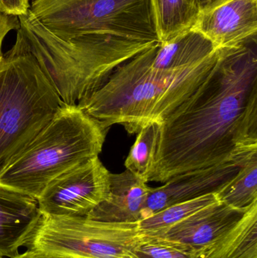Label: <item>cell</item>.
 <instances>
[{"mask_svg": "<svg viewBox=\"0 0 257 258\" xmlns=\"http://www.w3.org/2000/svg\"><path fill=\"white\" fill-rule=\"evenodd\" d=\"M42 213L37 200L0 185V258H15L30 242Z\"/></svg>", "mask_w": 257, "mask_h": 258, "instance_id": "obj_11", "label": "cell"}, {"mask_svg": "<svg viewBox=\"0 0 257 258\" xmlns=\"http://www.w3.org/2000/svg\"><path fill=\"white\" fill-rule=\"evenodd\" d=\"M158 43L118 67L77 106L104 128L120 124L130 134H137L148 122H162L203 83L223 48L187 68L159 71L151 66Z\"/></svg>", "mask_w": 257, "mask_h": 258, "instance_id": "obj_2", "label": "cell"}, {"mask_svg": "<svg viewBox=\"0 0 257 258\" xmlns=\"http://www.w3.org/2000/svg\"><path fill=\"white\" fill-rule=\"evenodd\" d=\"M246 210H236L217 202L195 212L157 236L200 250L208 257V249L242 217Z\"/></svg>", "mask_w": 257, "mask_h": 258, "instance_id": "obj_12", "label": "cell"}, {"mask_svg": "<svg viewBox=\"0 0 257 258\" xmlns=\"http://www.w3.org/2000/svg\"><path fill=\"white\" fill-rule=\"evenodd\" d=\"M208 258H257V202L208 249Z\"/></svg>", "mask_w": 257, "mask_h": 258, "instance_id": "obj_15", "label": "cell"}, {"mask_svg": "<svg viewBox=\"0 0 257 258\" xmlns=\"http://www.w3.org/2000/svg\"><path fill=\"white\" fill-rule=\"evenodd\" d=\"M110 174L98 157L84 161L50 182L37 199L42 215L87 217L108 197Z\"/></svg>", "mask_w": 257, "mask_h": 258, "instance_id": "obj_8", "label": "cell"}, {"mask_svg": "<svg viewBox=\"0 0 257 258\" xmlns=\"http://www.w3.org/2000/svg\"><path fill=\"white\" fill-rule=\"evenodd\" d=\"M150 187L140 177L125 170L110 174L108 197L87 218L110 223H137L142 218Z\"/></svg>", "mask_w": 257, "mask_h": 258, "instance_id": "obj_13", "label": "cell"}, {"mask_svg": "<svg viewBox=\"0 0 257 258\" xmlns=\"http://www.w3.org/2000/svg\"><path fill=\"white\" fill-rule=\"evenodd\" d=\"M64 105L30 54H0V171Z\"/></svg>", "mask_w": 257, "mask_h": 258, "instance_id": "obj_5", "label": "cell"}, {"mask_svg": "<svg viewBox=\"0 0 257 258\" xmlns=\"http://www.w3.org/2000/svg\"><path fill=\"white\" fill-rule=\"evenodd\" d=\"M18 17L6 15L0 10V54H3V44L5 38L12 30L19 28Z\"/></svg>", "mask_w": 257, "mask_h": 258, "instance_id": "obj_21", "label": "cell"}, {"mask_svg": "<svg viewBox=\"0 0 257 258\" xmlns=\"http://www.w3.org/2000/svg\"><path fill=\"white\" fill-rule=\"evenodd\" d=\"M161 122H148L137 132L134 145L125 162L127 170L148 183L153 167Z\"/></svg>", "mask_w": 257, "mask_h": 258, "instance_id": "obj_18", "label": "cell"}, {"mask_svg": "<svg viewBox=\"0 0 257 258\" xmlns=\"http://www.w3.org/2000/svg\"><path fill=\"white\" fill-rule=\"evenodd\" d=\"M254 41L223 48L203 83L161 122L148 182L164 183L257 147Z\"/></svg>", "mask_w": 257, "mask_h": 258, "instance_id": "obj_1", "label": "cell"}, {"mask_svg": "<svg viewBox=\"0 0 257 258\" xmlns=\"http://www.w3.org/2000/svg\"><path fill=\"white\" fill-rule=\"evenodd\" d=\"M107 130L78 106H63L0 171V185L37 200L56 177L84 161L98 157Z\"/></svg>", "mask_w": 257, "mask_h": 258, "instance_id": "obj_4", "label": "cell"}, {"mask_svg": "<svg viewBox=\"0 0 257 258\" xmlns=\"http://www.w3.org/2000/svg\"><path fill=\"white\" fill-rule=\"evenodd\" d=\"M217 1H218V0H195L199 10H202V9L208 7L210 5L213 4Z\"/></svg>", "mask_w": 257, "mask_h": 258, "instance_id": "obj_23", "label": "cell"}, {"mask_svg": "<svg viewBox=\"0 0 257 258\" xmlns=\"http://www.w3.org/2000/svg\"><path fill=\"white\" fill-rule=\"evenodd\" d=\"M149 3L152 25L161 44L191 30L200 12L195 0H149Z\"/></svg>", "mask_w": 257, "mask_h": 258, "instance_id": "obj_14", "label": "cell"}, {"mask_svg": "<svg viewBox=\"0 0 257 258\" xmlns=\"http://www.w3.org/2000/svg\"><path fill=\"white\" fill-rule=\"evenodd\" d=\"M14 48L30 54L62 102L77 106L98 90L112 73L155 43L104 35L60 39L29 11L18 17Z\"/></svg>", "mask_w": 257, "mask_h": 258, "instance_id": "obj_3", "label": "cell"}, {"mask_svg": "<svg viewBox=\"0 0 257 258\" xmlns=\"http://www.w3.org/2000/svg\"><path fill=\"white\" fill-rule=\"evenodd\" d=\"M192 30L216 49L243 45L256 39L257 0H218L200 10Z\"/></svg>", "mask_w": 257, "mask_h": 258, "instance_id": "obj_10", "label": "cell"}, {"mask_svg": "<svg viewBox=\"0 0 257 258\" xmlns=\"http://www.w3.org/2000/svg\"><path fill=\"white\" fill-rule=\"evenodd\" d=\"M218 202L216 194H209L184 203L172 205L137 222L139 234L158 236L195 212Z\"/></svg>", "mask_w": 257, "mask_h": 258, "instance_id": "obj_17", "label": "cell"}, {"mask_svg": "<svg viewBox=\"0 0 257 258\" xmlns=\"http://www.w3.org/2000/svg\"><path fill=\"white\" fill-rule=\"evenodd\" d=\"M15 258H79L73 256L65 255V254H54V253L46 252L39 250L28 248V250L22 254H18Z\"/></svg>", "mask_w": 257, "mask_h": 258, "instance_id": "obj_22", "label": "cell"}, {"mask_svg": "<svg viewBox=\"0 0 257 258\" xmlns=\"http://www.w3.org/2000/svg\"><path fill=\"white\" fill-rule=\"evenodd\" d=\"M30 0H0V10L6 15L19 17L30 11Z\"/></svg>", "mask_w": 257, "mask_h": 258, "instance_id": "obj_20", "label": "cell"}, {"mask_svg": "<svg viewBox=\"0 0 257 258\" xmlns=\"http://www.w3.org/2000/svg\"><path fill=\"white\" fill-rule=\"evenodd\" d=\"M137 223L42 215L28 248L79 258H131Z\"/></svg>", "mask_w": 257, "mask_h": 258, "instance_id": "obj_7", "label": "cell"}, {"mask_svg": "<svg viewBox=\"0 0 257 258\" xmlns=\"http://www.w3.org/2000/svg\"><path fill=\"white\" fill-rule=\"evenodd\" d=\"M216 197L236 210H246L257 202V150L250 153L238 174Z\"/></svg>", "mask_w": 257, "mask_h": 258, "instance_id": "obj_16", "label": "cell"}, {"mask_svg": "<svg viewBox=\"0 0 257 258\" xmlns=\"http://www.w3.org/2000/svg\"><path fill=\"white\" fill-rule=\"evenodd\" d=\"M131 258H208L200 250L165 238L139 234Z\"/></svg>", "mask_w": 257, "mask_h": 258, "instance_id": "obj_19", "label": "cell"}, {"mask_svg": "<svg viewBox=\"0 0 257 258\" xmlns=\"http://www.w3.org/2000/svg\"><path fill=\"white\" fill-rule=\"evenodd\" d=\"M255 150L257 147L244 150L226 162L178 174L162 186L150 187L141 220L172 205L217 194L235 177L247 156Z\"/></svg>", "mask_w": 257, "mask_h": 258, "instance_id": "obj_9", "label": "cell"}, {"mask_svg": "<svg viewBox=\"0 0 257 258\" xmlns=\"http://www.w3.org/2000/svg\"><path fill=\"white\" fill-rule=\"evenodd\" d=\"M30 12L57 37L116 36L158 42L149 0H33Z\"/></svg>", "mask_w": 257, "mask_h": 258, "instance_id": "obj_6", "label": "cell"}]
</instances>
